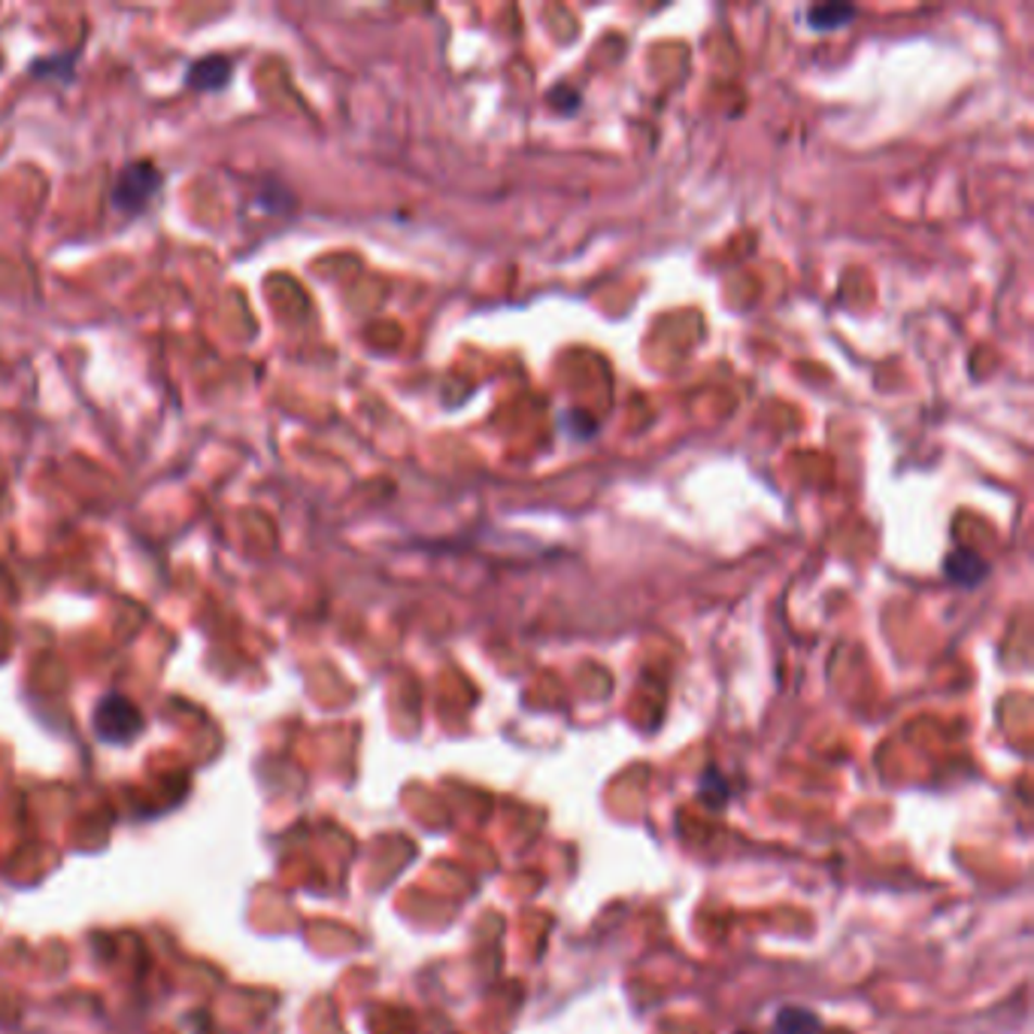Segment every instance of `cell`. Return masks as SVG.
<instances>
[{
  "instance_id": "cell-1",
  "label": "cell",
  "mask_w": 1034,
  "mask_h": 1034,
  "mask_svg": "<svg viewBox=\"0 0 1034 1034\" xmlns=\"http://www.w3.org/2000/svg\"><path fill=\"white\" fill-rule=\"evenodd\" d=\"M143 725V713L125 694H106L94 707V731L106 743H131Z\"/></svg>"
},
{
  "instance_id": "cell-2",
  "label": "cell",
  "mask_w": 1034,
  "mask_h": 1034,
  "mask_svg": "<svg viewBox=\"0 0 1034 1034\" xmlns=\"http://www.w3.org/2000/svg\"><path fill=\"white\" fill-rule=\"evenodd\" d=\"M158 186H162V174L155 170V164L137 162L131 167H125L122 177L116 179L113 201L125 213H140L152 201V194L158 192Z\"/></svg>"
},
{
  "instance_id": "cell-3",
  "label": "cell",
  "mask_w": 1034,
  "mask_h": 1034,
  "mask_svg": "<svg viewBox=\"0 0 1034 1034\" xmlns=\"http://www.w3.org/2000/svg\"><path fill=\"white\" fill-rule=\"evenodd\" d=\"M231 79V61L225 55H207V59L194 61L189 67L186 82L197 91H219Z\"/></svg>"
},
{
  "instance_id": "cell-4",
  "label": "cell",
  "mask_w": 1034,
  "mask_h": 1034,
  "mask_svg": "<svg viewBox=\"0 0 1034 1034\" xmlns=\"http://www.w3.org/2000/svg\"><path fill=\"white\" fill-rule=\"evenodd\" d=\"M946 576L953 579V583H961V586H976L983 574H986V564L983 559L971 552V549H959V552H953L949 559H946Z\"/></svg>"
},
{
  "instance_id": "cell-5",
  "label": "cell",
  "mask_w": 1034,
  "mask_h": 1034,
  "mask_svg": "<svg viewBox=\"0 0 1034 1034\" xmlns=\"http://www.w3.org/2000/svg\"><path fill=\"white\" fill-rule=\"evenodd\" d=\"M853 15H856V7L826 3V7H813L810 13H807V22H810V28L816 30H831V28H841V25H846Z\"/></svg>"
},
{
  "instance_id": "cell-6",
  "label": "cell",
  "mask_w": 1034,
  "mask_h": 1034,
  "mask_svg": "<svg viewBox=\"0 0 1034 1034\" xmlns=\"http://www.w3.org/2000/svg\"><path fill=\"white\" fill-rule=\"evenodd\" d=\"M816 1029H819V1020L799 1007H789L777 1017V1034H816Z\"/></svg>"
}]
</instances>
